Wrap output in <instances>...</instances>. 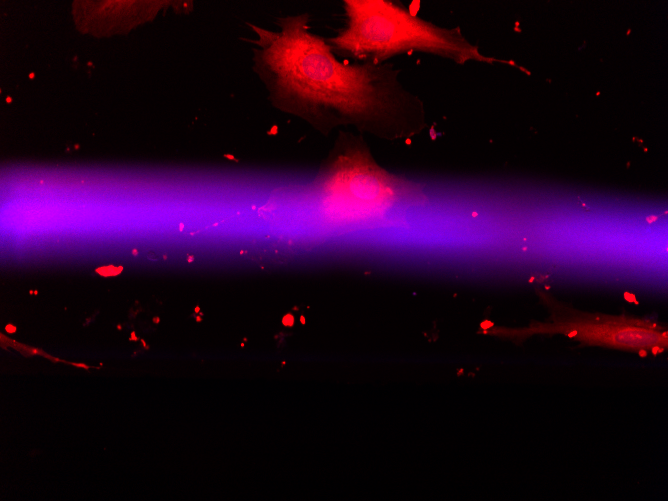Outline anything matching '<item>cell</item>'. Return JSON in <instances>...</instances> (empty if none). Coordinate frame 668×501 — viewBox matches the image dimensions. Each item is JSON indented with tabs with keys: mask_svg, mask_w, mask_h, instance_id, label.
<instances>
[{
	"mask_svg": "<svg viewBox=\"0 0 668 501\" xmlns=\"http://www.w3.org/2000/svg\"><path fill=\"white\" fill-rule=\"evenodd\" d=\"M278 31L249 24L253 70L276 109L323 134L339 126L384 139L408 138L426 127L422 100L408 91L392 64L339 61L311 32L309 15L279 18Z\"/></svg>",
	"mask_w": 668,
	"mask_h": 501,
	"instance_id": "obj_1",
	"label": "cell"
},
{
	"mask_svg": "<svg viewBox=\"0 0 668 501\" xmlns=\"http://www.w3.org/2000/svg\"><path fill=\"white\" fill-rule=\"evenodd\" d=\"M345 27L325 39L332 50L362 62L385 63L409 51L427 52L463 64L469 60L492 63L480 54L459 27L447 29L425 21L386 0H344Z\"/></svg>",
	"mask_w": 668,
	"mask_h": 501,
	"instance_id": "obj_2",
	"label": "cell"
},
{
	"mask_svg": "<svg viewBox=\"0 0 668 501\" xmlns=\"http://www.w3.org/2000/svg\"><path fill=\"white\" fill-rule=\"evenodd\" d=\"M318 187L326 214L340 221L376 217L398 204L427 201L419 184L387 172L362 141L344 134Z\"/></svg>",
	"mask_w": 668,
	"mask_h": 501,
	"instance_id": "obj_3",
	"label": "cell"
},
{
	"mask_svg": "<svg viewBox=\"0 0 668 501\" xmlns=\"http://www.w3.org/2000/svg\"><path fill=\"white\" fill-rule=\"evenodd\" d=\"M532 334H563L582 344L598 345L653 354L668 346V332L661 326L644 320L609 315L560 314L551 322L535 323L520 331Z\"/></svg>",
	"mask_w": 668,
	"mask_h": 501,
	"instance_id": "obj_4",
	"label": "cell"
},
{
	"mask_svg": "<svg viewBox=\"0 0 668 501\" xmlns=\"http://www.w3.org/2000/svg\"><path fill=\"white\" fill-rule=\"evenodd\" d=\"M246 258L252 260L257 264H278L281 263L285 257L278 253L275 248H267L262 245L255 246L252 250H247Z\"/></svg>",
	"mask_w": 668,
	"mask_h": 501,
	"instance_id": "obj_5",
	"label": "cell"
},
{
	"mask_svg": "<svg viewBox=\"0 0 668 501\" xmlns=\"http://www.w3.org/2000/svg\"><path fill=\"white\" fill-rule=\"evenodd\" d=\"M120 270H121V268L118 269V268H115V267H111V268H101V269H98L97 271H98L99 273L103 274V275H115V274H117Z\"/></svg>",
	"mask_w": 668,
	"mask_h": 501,
	"instance_id": "obj_6",
	"label": "cell"
},
{
	"mask_svg": "<svg viewBox=\"0 0 668 501\" xmlns=\"http://www.w3.org/2000/svg\"><path fill=\"white\" fill-rule=\"evenodd\" d=\"M149 259L156 260L158 258L152 251L147 254Z\"/></svg>",
	"mask_w": 668,
	"mask_h": 501,
	"instance_id": "obj_7",
	"label": "cell"
}]
</instances>
